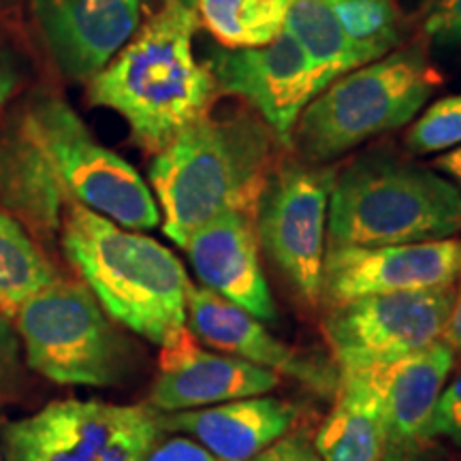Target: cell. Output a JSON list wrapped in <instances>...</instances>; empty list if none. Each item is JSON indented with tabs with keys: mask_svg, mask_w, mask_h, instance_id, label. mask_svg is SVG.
Instances as JSON below:
<instances>
[{
	"mask_svg": "<svg viewBox=\"0 0 461 461\" xmlns=\"http://www.w3.org/2000/svg\"><path fill=\"white\" fill-rule=\"evenodd\" d=\"M442 342H445L453 353L461 355V276H459V288L455 291L451 314H448L445 333H442Z\"/></svg>",
	"mask_w": 461,
	"mask_h": 461,
	"instance_id": "cell-30",
	"label": "cell"
},
{
	"mask_svg": "<svg viewBox=\"0 0 461 461\" xmlns=\"http://www.w3.org/2000/svg\"><path fill=\"white\" fill-rule=\"evenodd\" d=\"M336 173L285 163L265 182L257 205V238L295 295L321 303L327 252V216Z\"/></svg>",
	"mask_w": 461,
	"mask_h": 461,
	"instance_id": "cell-9",
	"label": "cell"
},
{
	"mask_svg": "<svg viewBox=\"0 0 461 461\" xmlns=\"http://www.w3.org/2000/svg\"><path fill=\"white\" fill-rule=\"evenodd\" d=\"M186 316L193 333L214 348L274 374H285L322 393L338 389L339 376L325 361L297 353L276 339L261 321L210 288L190 286Z\"/></svg>",
	"mask_w": 461,
	"mask_h": 461,
	"instance_id": "cell-16",
	"label": "cell"
},
{
	"mask_svg": "<svg viewBox=\"0 0 461 461\" xmlns=\"http://www.w3.org/2000/svg\"><path fill=\"white\" fill-rule=\"evenodd\" d=\"M197 28L193 0H165L163 9L90 79L92 105L122 115L132 140L152 154L205 118L218 95L210 65L193 54Z\"/></svg>",
	"mask_w": 461,
	"mask_h": 461,
	"instance_id": "cell-1",
	"label": "cell"
},
{
	"mask_svg": "<svg viewBox=\"0 0 461 461\" xmlns=\"http://www.w3.org/2000/svg\"><path fill=\"white\" fill-rule=\"evenodd\" d=\"M141 461H221L207 451L205 447L197 445L188 438H173L157 448H149Z\"/></svg>",
	"mask_w": 461,
	"mask_h": 461,
	"instance_id": "cell-28",
	"label": "cell"
},
{
	"mask_svg": "<svg viewBox=\"0 0 461 461\" xmlns=\"http://www.w3.org/2000/svg\"><path fill=\"white\" fill-rule=\"evenodd\" d=\"M17 355H20V344H17L15 330L11 327L9 316L0 310V389L7 387L15 378Z\"/></svg>",
	"mask_w": 461,
	"mask_h": 461,
	"instance_id": "cell-29",
	"label": "cell"
},
{
	"mask_svg": "<svg viewBox=\"0 0 461 461\" xmlns=\"http://www.w3.org/2000/svg\"><path fill=\"white\" fill-rule=\"evenodd\" d=\"M384 366L339 372L338 400L314 440L321 461H380L384 445Z\"/></svg>",
	"mask_w": 461,
	"mask_h": 461,
	"instance_id": "cell-19",
	"label": "cell"
},
{
	"mask_svg": "<svg viewBox=\"0 0 461 461\" xmlns=\"http://www.w3.org/2000/svg\"><path fill=\"white\" fill-rule=\"evenodd\" d=\"M442 77L419 45L342 75L308 103L291 135L308 163H327L411 122Z\"/></svg>",
	"mask_w": 461,
	"mask_h": 461,
	"instance_id": "cell-5",
	"label": "cell"
},
{
	"mask_svg": "<svg viewBox=\"0 0 461 461\" xmlns=\"http://www.w3.org/2000/svg\"><path fill=\"white\" fill-rule=\"evenodd\" d=\"M295 0H194L207 31L229 50L263 48L285 31Z\"/></svg>",
	"mask_w": 461,
	"mask_h": 461,
	"instance_id": "cell-21",
	"label": "cell"
},
{
	"mask_svg": "<svg viewBox=\"0 0 461 461\" xmlns=\"http://www.w3.org/2000/svg\"><path fill=\"white\" fill-rule=\"evenodd\" d=\"M455 353L445 342L384 366V445L380 461H420Z\"/></svg>",
	"mask_w": 461,
	"mask_h": 461,
	"instance_id": "cell-17",
	"label": "cell"
},
{
	"mask_svg": "<svg viewBox=\"0 0 461 461\" xmlns=\"http://www.w3.org/2000/svg\"><path fill=\"white\" fill-rule=\"evenodd\" d=\"M297 417L293 403L278 397H246L214 408L158 417L160 429L193 436L221 461H248L286 434Z\"/></svg>",
	"mask_w": 461,
	"mask_h": 461,
	"instance_id": "cell-18",
	"label": "cell"
},
{
	"mask_svg": "<svg viewBox=\"0 0 461 461\" xmlns=\"http://www.w3.org/2000/svg\"><path fill=\"white\" fill-rule=\"evenodd\" d=\"M461 143V95L436 101L406 132V146L414 154L442 152Z\"/></svg>",
	"mask_w": 461,
	"mask_h": 461,
	"instance_id": "cell-24",
	"label": "cell"
},
{
	"mask_svg": "<svg viewBox=\"0 0 461 461\" xmlns=\"http://www.w3.org/2000/svg\"><path fill=\"white\" fill-rule=\"evenodd\" d=\"M31 7L58 68L90 82L137 32L143 0H31Z\"/></svg>",
	"mask_w": 461,
	"mask_h": 461,
	"instance_id": "cell-13",
	"label": "cell"
},
{
	"mask_svg": "<svg viewBox=\"0 0 461 461\" xmlns=\"http://www.w3.org/2000/svg\"><path fill=\"white\" fill-rule=\"evenodd\" d=\"M160 436L148 406L51 402L5 431L7 461H141Z\"/></svg>",
	"mask_w": 461,
	"mask_h": 461,
	"instance_id": "cell-8",
	"label": "cell"
},
{
	"mask_svg": "<svg viewBox=\"0 0 461 461\" xmlns=\"http://www.w3.org/2000/svg\"><path fill=\"white\" fill-rule=\"evenodd\" d=\"M31 367L58 384L107 387L124 376L126 339L90 288L56 278L14 316Z\"/></svg>",
	"mask_w": 461,
	"mask_h": 461,
	"instance_id": "cell-7",
	"label": "cell"
},
{
	"mask_svg": "<svg viewBox=\"0 0 461 461\" xmlns=\"http://www.w3.org/2000/svg\"><path fill=\"white\" fill-rule=\"evenodd\" d=\"M11 126L34 149L67 205L88 207L122 229L158 227L157 201L143 177L122 157L101 146L65 101L37 96Z\"/></svg>",
	"mask_w": 461,
	"mask_h": 461,
	"instance_id": "cell-6",
	"label": "cell"
},
{
	"mask_svg": "<svg viewBox=\"0 0 461 461\" xmlns=\"http://www.w3.org/2000/svg\"><path fill=\"white\" fill-rule=\"evenodd\" d=\"M285 31L308 56L319 95L338 77L367 65L344 34L327 0H295L286 14Z\"/></svg>",
	"mask_w": 461,
	"mask_h": 461,
	"instance_id": "cell-20",
	"label": "cell"
},
{
	"mask_svg": "<svg viewBox=\"0 0 461 461\" xmlns=\"http://www.w3.org/2000/svg\"><path fill=\"white\" fill-rule=\"evenodd\" d=\"M280 141L257 115H205L157 154L149 182L163 207V230L184 248L194 230L227 210L257 216Z\"/></svg>",
	"mask_w": 461,
	"mask_h": 461,
	"instance_id": "cell-2",
	"label": "cell"
},
{
	"mask_svg": "<svg viewBox=\"0 0 461 461\" xmlns=\"http://www.w3.org/2000/svg\"><path fill=\"white\" fill-rule=\"evenodd\" d=\"M350 43L366 62L378 60L400 43L395 0H327Z\"/></svg>",
	"mask_w": 461,
	"mask_h": 461,
	"instance_id": "cell-23",
	"label": "cell"
},
{
	"mask_svg": "<svg viewBox=\"0 0 461 461\" xmlns=\"http://www.w3.org/2000/svg\"><path fill=\"white\" fill-rule=\"evenodd\" d=\"M210 68L221 95L244 99L280 146L291 148L299 115L319 96L314 68L291 34L282 31L263 48L221 50Z\"/></svg>",
	"mask_w": 461,
	"mask_h": 461,
	"instance_id": "cell-12",
	"label": "cell"
},
{
	"mask_svg": "<svg viewBox=\"0 0 461 461\" xmlns=\"http://www.w3.org/2000/svg\"><path fill=\"white\" fill-rule=\"evenodd\" d=\"M184 250L205 288L261 322L274 325L278 321L276 302L258 261L255 214L244 210L222 212L194 230Z\"/></svg>",
	"mask_w": 461,
	"mask_h": 461,
	"instance_id": "cell-15",
	"label": "cell"
},
{
	"mask_svg": "<svg viewBox=\"0 0 461 461\" xmlns=\"http://www.w3.org/2000/svg\"><path fill=\"white\" fill-rule=\"evenodd\" d=\"M58 278L24 227L0 207V310L15 316L26 299Z\"/></svg>",
	"mask_w": 461,
	"mask_h": 461,
	"instance_id": "cell-22",
	"label": "cell"
},
{
	"mask_svg": "<svg viewBox=\"0 0 461 461\" xmlns=\"http://www.w3.org/2000/svg\"><path fill=\"white\" fill-rule=\"evenodd\" d=\"M17 86H20V73H17L14 60L0 51V109L7 105Z\"/></svg>",
	"mask_w": 461,
	"mask_h": 461,
	"instance_id": "cell-31",
	"label": "cell"
},
{
	"mask_svg": "<svg viewBox=\"0 0 461 461\" xmlns=\"http://www.w3.org/2000/svg\"><path fill=\"white\" fill-rule=\"evenodd\" d=\"M9 3H14V0H0V9H3V7H7Z\"/></svg>",
	"mask_w": 461,
	"mask_h": 461,
	"instance_id": "cell-33",
	"label": "cell"
},
{
	"mask_svg": "<svg viewBox=\"0 0 461 461\" xmlns=\"http://www.w3.org/2000/svg\"><path fill=\"white\" fill-rule=\"evenodd\" d=\"M420 32L436 45H461V0H425L420 9Z\"/></svg>",
	"mask_w": 461,
	"mask_h": 461,
	"instance_id": "cell-25",
	"label": "cell"
},
{
	"mask_svg": "<svg viewBox=\"0 0 461 461\" xmlns=\"http://www.w3.org/2000/svg\"><path fill=\"white\" fill-rule=\"evenodd\" d=\"M62 250L101 308L126 330L163 346L186 327L188 276L157 240L68 203Z\"/></svg>",
	"mask_w": 461,
	"mask_h": 461,
	"instance_id": "cell-3",
	"label": "cell"
},
{
	"mask_svg": "<svg viewBox=\"0 0 461 461\" xmlns=\"http://www.w3.org/2000/svg\"><path fill=\"white\" fill-rule=\"evenodd\" d=\"M248 461H321L314 445L303 436H282Z\"/></svg>",
	"mask_w": 461,
	"mask_h": 461,
	"instance_id": "cell-27",
	"label": "cell"
},
{
	"mask_svg": "<svg viewBox=\"0 0 461 461\" xmlns=\"http://www.w3.org/2000/svg\"><path fill=\"white\" fill-rule=\"evenodd\" d=\"M434 165L438 167V169L448 173V176L455 177V180L461 184V148L453 149V152L442 154V157H438Z\"/></svg>",
	"mask_w": 461,
	"mask_h": 461,
	"instance_id": "cell-32",
	"label": "cell"
},
{
	"mask_svg": "<svg viewBox=\"0 0 461 461\" xmlns=\"http://www.w3.org/2000/svg\"><path fill=\"white\" fill-rule=\"evenodd\" d=\"M429 438H447L461 445V374L442 389L429 423Z\"/></svg>",
	"mask_w": 461,
	"mask_h": 461,
	"instance_id": "cell-26",
	"label": "cell"
},
{
	"mask_svg": "<svg viewBox=\"0 0 461 461\" xmlns=\"http://www.w3.org/2000/svg\"><path fill=\"white\" fill-rule=\"evenodd\" d=\"M455 288L367 295L327 308L322 330L339 372L387 366L442 342Z\"/></svg>",
	"mask_w": 461,
	"mask_h": 461,
	"instance_id": "cell-10",
	"label": "cell"
},
{
	"mask_svg": "<svg viewBox=\"0 0 461 461\" xmlns=\"http://www.w3.org/2000/svg\"><path fill=\"white\" fill-rule=\"evenodd\" d=\"M276 387L278 374L238 357L207 353L184 327L163 344L160 376L149 402L163 412H180L257 397Z\"/></svg>",
	"mask_w": 461,
	"mask_h": 461,
	"instance_id": "cell-14",
	"label": "cell"
},
{
	"mask_svg": "<svg viewBox=\"0 0 461 461\" xmlns=\"http://www.w3.org/2000/svg\"><path fill=\"white\" fill-rule=\"evenodd\" d=\"M461 233V190L428 167L374 149L336 176L327 248L395 246Z\"/></svg>",
	"mask_w": 461,
	"mask_h": 461,
	"instance_id": "cell-4",
	"label": "cell"
},
{
	"mask_svg": "<svg viewBox=\"0 0 461 461\" xmlns=\"http://www.w3.org/2000/svg\"><path fill=\"white\" fill-rule=\"evenodd\" d=\"M459 276L461 240L327 248L321 302L336 308L383 293L451 288Z\"/></svg>",
	"mask_w": 461,
	"mask_h": 461,
	"instance_id": "cell-11",
	"label": "cell"
}]
</instances>
